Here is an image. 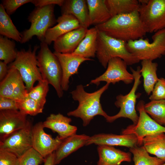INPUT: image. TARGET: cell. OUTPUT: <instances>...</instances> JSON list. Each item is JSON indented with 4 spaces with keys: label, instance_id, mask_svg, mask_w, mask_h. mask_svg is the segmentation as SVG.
Returning <instances> with one entry per match:
<instances>
[{
    "label": "cell",
    "instance_id": "30bf717a",
    "mask_svg": "<svg viewBox=\"0 0 165 165\" xmlns=\"http://www.w3.org/2000/svg\"><path fill=\"white\" fill-rule=\"evenodd\" d=\"M145 104L143 100L140 101L137 104V109L139 115L137 123L129 126L121 132L122 134H134L138 139L139 146L142 145L143 139L145 137L157 133H165V127L156 122L145 112Z\"/></svg>",
    "mask_w": 165,
    "mask_h": 165
},
{
    "label": "cell",
    "instance_id": "d6a6232c",
    "mask_svg": "<svg viewBox=\"0 0 165 165\" xmlns=\"http://www.w3.org/2000/svg\"><path fill=\"white\" fill-rule=\"evenodd\" d=\"M16 102L18 110L26 115L35 116L43 112L44 106L28 95L24 100Z\"/></svg>",
    "mask_w": 165,
    "mask_h": 165
},
{
    "label": "cell",
    "instance_id": "9c48e42d",
    "mask_svg": "<svg viewBox=\"0 0 165 165\" xmlns=\"http://www.w3.org/2000/svg\"><path fill=\"white\" fill-rule=\"evenodd\" d=\"M138 11L147 33L165 28V0H149L140 4Z\"/></svg>",
    "mask_w": 165,
    "mask_h": 165
},
{
    "label": "cell",
    "instance_id": "5bb4252c",
    "mask_svg": "<svg viewBox=\"0 0 165 165\" xmlns=\"http://www.w3.org/2000/svg\"><path fill=\"white\" fill-rule=\"evenodd\" d=\"M19 110L0 111V140L24 127L28 119Z\"/></svg>",
    "mask_w": 165,
    "mask_h": 165
},
{
    "label": "cell",
    "instance_id": "1f68e13d",
    "mask_svg": "<svg viewBox=\"0 0 165 165\" xmlns=\"http://www.w3.org/2000/svg\"><path fill=\"white\" fill-rule=\"evenodd\" d=\"M15 42L2 35L0 36V60L8 64L15 60L17 53Z\"/></svg>",
    "mask_w": 165,
    "mask_h": 165
},
{
    "label": "cell",
    "instance_id": "d590c367",
    "mask_svg": "<svg viewBox=\"0 0 165 165\" xmlns=\"http://www.w3.org/2000/svg\"><path fill=\"white\" fill-rule=\"evenodd\" d=\"M152 93L149 97L151 101L165 100V79H159Z\"/></svg>",
    "mask_w": 165,
    "mask_h": 165
},
{
    "label": "cell",
    "instance_id": "cb8c5ba5",
    "mask_svg": "<svg viewBox=\"0 0 165 165\" xmlns=\"http://www.w3.org/2000/svg\"><path fill=\"white\" fill-rule=\"evenodd\" d=\"M89 12L90 25L95 26L102 24L112 17L105 0H86Z\"/></svg>",
    "mask_w": 165,
    "mask_h": 165
},
{
    "label": "cell",
    "instance_id": "ab89813d",
    "mask_svg": "<svg viewBox=\"0 0 165 165\" xmlns=\"http://www.w3.org/2000/svg\"><path fill=\"white\" fill-rule=\"evenodd\" d=\"M5 110H18L16 101L11 98L0 97V111Z\"/></svg>",
    "mask_w": 165,
    "mask_h": 165
},
{
    "label": "cell",
    "instance_id": "3957f363",
    "mask_svg": "<svg viewBox=\"0 0 165 165\" xmlns=\"http://www.w3.org/2000/svg\"><path fill=\"white\" fill-rule=\"evenodd\" d=\"M97 42L96 56L105 68H107L109 60L115 57L121 58L127 65H132L140 61L128 51L126 42L112 37L98 30Z\"/></svg>",
    "mask_w": 165,
    "mask_h": 165
},
{
    "label": "cell",
    "instance_id": "4dcf8cb0",
    "mask_svg": "<svg viewBox=\"0 0 165 165\" xmlns=\"http://www.w3.org/2000/svg\"><path fill=\"white\" fill-rule=\"evenodd\" d=\"M144 109L156 122L165 126V100L151 101L145 104Z\"/></svg>",
    "mask_w": 165,
    "mask_h": 165
},
{
    "label": "cell",
    "instance_id": "7402d4cb",
    "mask_svg": "<svg viewBox=\"0 0 165 165\" xmlns=\"http://www.w3.org/2000/svg\"><path fill=\"white\" fill-rule=\"evenodd\" d=\"M61 8L62 15L73 16L81 27L88 28L90 26L86 0H64Z\"/></svg>",
    "mask_w": 165,
    "mask_h": 165
},
{
    "label": "cell",
    "instance_id": "8d00e7d4",
    "mask_svg": "<svg viewBox=\"0 0 165 165\" xmlns=\"http://www.w3.org/2000/svg\"><path fill=\"white\" fill-rule=\"evenodd\" d=\"M0 165H20L19 158L13 153L0 148Z\"/></svg>",
    "mask_w": 165,
    "mask_h": 165
},
{
    "label": "cell",
    "instance_id": "e575fe53",
    "mask_svg": "<svg viewBox=\"0 0 165 165\" xmlns=\"http://www.w3.org/2000/svg\"><path fill=\"white\" fill-rule=\"evenodd\" d=\"M20 165H39L44 162L45 158L33 148L20 158Z\"/></svg>",
    "mask_w": 165,
    "mask_h": 165
},
{
    "label": "cell",
    "instance_id": "f546056e",
    "mask_svg": "<svg viewBox=\"0 0 165 165\" xmlns=\"http://www.w3.org/2000/svg\"><path fill=\"white\" fill-rule=\"evenodd\" d=\"M133 156L134 165H162L165 161L150 156L143 146L136 145L129 148Z\"/></svg>",
    "mask_w": 165,
    "mask_h": 165
},
{
    "label": "cell",
    "instance_id": "e0dca14e",
    "mask_svg": "<svg viewBox=\"0 0 165 165\" xmlns=\"http://www.w3.org/2000/svg\"><path fill=\"white\" fill-rule=\"evenodd\" d=\"M88 29L81 27L60 36L54 42L55 51L62 53H72L85 37Z\"/></svg>",
    "mask_w": 165,
    "mask_h": 165
},
{
    "label": "cell",
    "instance_id": "277c9868",
    "mask_svg": "<svg viewBox=\"0 0 165 165\" xmlns=\"http://www.w3.org/2000/svg\"><path fill=\"white\" fill-rule=\"evenodd\" d=\"M38 66L43 80L51 85L59 98L62 97V70L57 57L44 42H41L40 50L37 56Z\"/></svg>",
    "mask_w": 165,
    "mask_h": 165
},
{
    "label": "cell",
    "instance_id": "7bdbcfd3",
    "mask_svg": "<svg viewBox=\"0 0 165 165\" xmlns=\"http://www.w3.org/2000/svg\"><path fill=\"white\" fill-rule=\"evenodd\" d=\"M44 165H55V151L45 158Z\"/></svg>",
    "mask_w": 165,
    "mask_h": 165
},
{
    "label": "cell",
    "instance_id": "603a6c76",
    "mask_svg": "<svg viewBox=\"0 0 165 165\" xmlns=\"http://www.w3.org/2000/svg\"><path fill=\"white\" fill-rule=\"evenodd\" d=\"M98 30L95 27L88 29L85 37L72 54L86 58L96 56Z\"/></svg>",
    "mask_w": 165,
    "mask_h": 165
},
{
    "label": "cell",
    "instance_id": "f1b7e54d",
    "mask_svg": "<svg viewBox=\"0 0 165 165\" xmlns=\"http://www.w3.org/2000/svg\"><path fill=\"white\" fill-rule=\"evenodd\" d=\"M7 74L0 82V97L13 99V92L18 81L21 77L17 70L9 65Z\"/></svg>",
    "mask_w": 165,
    "mask_h": 165
},
{
    "label": "cell",
    "instance_id": "ffe728a7",
    "mask_svg": "<svg viewBox=\"0 0 165 165\" xmlns=\"http://www.w3.org/2000/svg\"><path fill=\"white\" fill-rule=\"evenodd\" d=\"M99 160L97 165H120L123 162H130L131 154L113 146L99 145L97 147Z\"/></svg>",
    "mask_w": 165,
    "mask_h": 165
},
{
    "label": "cell",
    "instance_id": "8fae6325",
    "mask_svg": "<svg viewBox=\"0 0 165 165\" xmlns=\"http://www.w3.org/2000/svg\"><path fill=\"white\" fill-rule=\"evenodd\" d=\"M32 127L31 122L28 119L24 127L0 140V148L9 151L20 158L32 148Z\"/></svg>",
    "mask_w": 165,
    "mask_h": 165
},
{
    "label": "cell",
    "instance_id": "2e32d148",
    "mask_svg": "<svg viewBox=\"0 0 165 165\" xmlns=\"http://www.w3.org/2000/svg\"><path fill=\"white\" fill-rule=\"evenodd\" d=\"M138 139L134 134L117 135L101 133L90 137L85 145L94 144L97 145L119 146L130 148L138 145Z\"/></svg>",
    "mask_w": 165,
    "mask_h": 165
},
{
    "label": "cell",
    "instance_id": "74e56055",
    "mask_svg": "<svg viewBox=\"0 0 165 165\" xmlns=\"http://www.w3.org/2000/svg\"><path fill=\"white\" fill-rule=\"evenodd\" d=\"M32 0H3L2 4L6 13L9 15L14 13L19 7L26 3L31 2Z\"/></svg>",
    "mask_w": 165,
    "mask_h": 165
},
{
    "label": "cell",
    "instance_id": "4fadbf2b",
    "mask_svg": "<svg viewBox=\"0 0 165 165\" xmlns=\"http://www.w3.org/2000/svg\"><path fill=\"white\" fill-rule=\"evenodd\" d=\"M43 122H39L32 128V148L44 158L55 151L63 140L59 136L52 138L44 130Z\"/></svg>",
    "mask_w": 165,
    "mask_h": 165
},
{
    "label": "cell",
    "instance_id": "4316f807",
    "mask_svg": "<svg viewBox=\"0 0 165 165\" xmlns=\"http://www.w3.org/2000/svg\"><path fill=\"white\" fill-rule=\"evenodd\" d=\"M105 2L112 17L138 10L140 5L137 0H105Z\"/></svg>",
    "mask_w": 165,
    "mask_h": 165
},
{
    "label": "cell",
    "instance_id": "8992f818",
    "mask_svg": "<svg viewBox=\"0 0 165 165\" xmlns=\"http://www.w3.org/2000/svg\"><path fill=\"white\" fill-rule=\"evenodd\" d=\"M152 38V42L147 38L129 41L127 48L140 61H153L165 55V28L155 32Z\"/></svg>",
    "mask_w": 165,
    "mask_h": 165
},
{
    "label": "cell",
    "instance_id": "ee69618b",
    "mask_svg": "<svg viewBox=\"0 0 165 165\" xmlns=\"http://www.w3.org/2000/svg\"><path fill=\"white\" fill-rule=\"evenodd\" d=\"M149 0H139V2L140 4H145L147 3Z\"/></svg>",
    "mask_w": 165,
    "mask_h": 165
},
{
    "label": "cell",
    "instance_id": "ac0fdd59",
    "mask_svg": "<svg viewBox=\"0 0 165 165\" xmlns=\"http://www.w3.org/2000/svg\"><path fill=\"white\" fill-rule=\"evenodd\" d=\"M71 118L59 113L51 114L43 122L44 128L51 129L57 133L60 138L64 140L68 137L76 134L77 128L70 124Z\"/></svg>",
    "mask_w": 165,
    "mask_h": 165
},
{
    "label": "cell",
    "instance_id": "ba28073f",
    "mask_svg": "<svg viewBox=\"0 0 165 165\" xmlns=\"http://www.w3.org/2000/svg\"><path fill=\"white\" fill-rule=\"evenodd\" d=\"M141 69L139 66L137 67L136 70L131 67L130 68L134 78V82L132 87L127 94H119L116 97V100L115 105L117 107L120 108V111L114 116H108L106 119L107 122L112 123L120 118H128L133 122L134 124L138 122L139 116L136 112L135 105L137 99L141 95L140 93H136L138 87L141 82Z\"/></svg>",
    "mask_w": 165,
    "mask_h": 165
},
{
    "label": "cell",
    "instance_id": "7a4b0ae2",
    "mask_svg": "<svg viewBox=\"0 0 165 165\" xmlns=\"http://www.w3.org/2000/svg\"><path fill=\"white\" fill-rule=\"evenodd\" d=\"M110 84L106 83L98 90L91 93L86 92L82 85H77L76 89L70 93L73 99L78 101V106L75 109L68 112L67 115L80 118L82 121L84 127L88 125L96 116H102L106 119L109 116L102 108L100 98Z\"/></svg>",
    "mask_w": 165,
    "mask_h": 165
},
{
    "label": "cell",
    "instance_id": "9a60e30c",
    "mask_svg": "<svg viewBox=\"0 0 165 165\" xmlns=\"http://www.w3.org/2000/svg\"><path fill=\"white\" fill-rule=\"evenodd\" d=\"M53 53L58 58L62 68L61 86L63 91L68 90L69 79L72 75L78 73V68L81 64L85 61L93 60L72 53H62L55 51Z\"/></svg>",
    "mask_w": 165,
    "mask_h": 165
},
{
    "label": "cell",
    "instance_id": "b9f144b4",
    "mask_svg": "<svg viewBox=\"0 0 165 165\" xmlns=\"http://www.w3.org/2000/svg\"><path fill=\"white\" fill-rule=\"evenodd\" d=\"M9 67L7 64L3 61H0V80L2 81L8 72Z\"/></svg>",
    "mask_w": 165,
    "mask_h": 165
},
{
    "label": "cell",
    "instance_id": "d4e9b609",
    "mask_svg": "<svg viewBox=\"0 0 165 165\" xmlns=\"http://www.w3.org/2000/svg\"><path fill=\"white\" fill-rule=\"evenodd\" d=\"M142 144L148 153L165 161V133H157L145 137L143 139Z\"/></svg>",
    "mask_w": 165,
    "mask_h": 165
},
{
    "label": "cell",
    "instance_id": "484cf974",
    "mask_svg": "<svg viewBox=\"0 0 165 165\" xmlns=\"http://www.w3.org/2000/svg\"><path fill=\"white\" fill-rule=\"evenodd\" d=\"M141 74L143 78V86L148 95L151 94L159 79L156 72L158 64L149 60H144L141 62Z\"/></svg>",
    "mask_w": 165,
    "mask_h": 165
},
{
    "label": "cell",
    "instance_id": "5b68a950",
    "mask_svg": "<svg viewBox=\"0 0 165 165\" xmlns=\"http://www.w3.org/2000/svg\"><path fill=\"white\" fill-rule=\"evenodd\" d=\"M54 6L36 7L30 13L28 17L31 23L30 27L21 33L20 43H26L34 36H36L41 42H44L48 30L57 23L54 14Z\"/></svg>",
    "mask_w": 165,
    "mask_h": 165
},
{
    "label": "cell",
    "instance_id": "d6986e66",
    "mask_svg": "<svg viewBox=\"0 0 165 165\" xmlns=\"http://www.w3.org/2000/svg\"><path fill=\"white\" fill-rule=\"evenodd\" d=\"M57 22V24L48 29L46 34L44 42L48 45L62 35L81 27L76 18L71 15H62Z\"/></svg>",
    "mask_w": 165,
    "mask_h": 165
},
{
    "label": "cell",
    "instance_id": "7c38bea8",
    "mask_svg": "<svg viewBox=\"0 0 165 165\" xmlns=\"http://www.w3.org/2000/svg\"><path fill=\"white\" fill-rule=\"evenodd\" d=\"M127 64L121 58L115 57L109 61L106 71L101 75L91 80L90 84L98 86L101 81L115 84L120 81L126 84L131 83L134 80L132 74L127 69Z\"/></svg>",
    "mask_w": 165,
    "mask_h": 165
},
{
    "label": "cell",
    "instance_id": "836d02e7",
    "mask_svg": "<svg viewBox=\"0 0 165 165\" xmlns=\"http://www.w3.org/2000/svg\"><path fill=\"white\" fill-rule=\"evenodd\" d=\"M49 85L46 81L43 79L38 81L37 85L28 92V95L44 106L49 90Z\"/></svg>",
    "mask_w": 165,
    "mask_h": 165
},
{
    "label": "cell",
    "instance_id": "f6af8a7d",
    "mask_svg": "<svg viewBox=\"0 0 165 165\" xmlns=\"http://www.w3.org/2000/svg\"><path fill=\"white\" fill-rule=\"evenodd\" d=\"M162 165H165V162Z\"/></svg>",
    "mask_w": 165,
    "mask_h": 165
},
{
    "label": "cell",
    "instance_id": "83f0119b",
    "mask_svg": "<svg viewBox=\"0 0 165 165\" xmlns=\"http://www.w3.org/2000/svg\"><path fill=\"white\" fill-rule=\"evenodd\" d=\"M0 34L17 42H20L22 39L21 33L14 25L2 4H0Z\"/></svg>",
    "mask_w": 165,
    "mask_h": 165
},
{
    "label": "cell",
    "instance_id": "52a82bcc",
    "mask_svg": "<svg viewBox=\"0 0 165 165\" xmlns=\"http://www.w3.org/2000/svg\"><path fill=\"white\" fill-rule=\"evenodd\" d=\"M39 46L35 45L32 50L30 46L28 50L17 51L16 57L10 65L19 72L28 92L34 87L35 83L43 80L38 66L36 52Z\"/></svg>",
    "mask_w": 165,
    "mask_h": 165
},
{
    "label": "cell",
    "instance_id": "f35d334b",
    "mask_svg": "<svg viewBox=\"0 0 165 165\" xmlns=\"http://www.w3.org/2000/svg\"><path fill=\"white\" fill-rule=\"evenodd\" d=\"M21 76L13 92V99L16 101L24 100L28 95V91Z\"/></svg>",
    "mask_w": 165,
    "mask_h": 165
},
{
    "label": "cell",
    "instance_id": "60d3db41",
    "mask_svg": "<svg viewBox=\"0 0 165 165\" xmlns=\"http://www.w3.org/2000/svg\"><path fill=\"white\" fill-rule=\"evenodd\" d=\"M64 0H32L31 3L36 7H41L51 5H58L61 7Z\"/></svg>",
    "mask_w": 165,
    "mask_h": 165
},
{
    "label": "cell",
    "instance_id": "6da1fadb",
    "mask_svg": "<svg viewBox=\"0 0 165 165\" xmlns=\"http://www.w3.org/2000/svg\"><path fill=\"white\" fill-rule=\"evenodd\" d=\"M94 27L110 36L126 42L143 38L147 33L138 10L112 16Z\"/></svg>",
    "mask_w": 165,
    "mask_h": 165
},
{
    "label": "cell",
    "instance_id": "44dd1931",
    "mask_svg": "<svg viewBox=\"0 0 165 165\" xmlns=\"http://www.w3.org/2000/svg\"><path fill=\"white\" fill-rule=\"evenodd\" d=\"M90 137L84 134H75L63 140L55 151V165L59 164L64 158L85 145Z\"/></svg>",
    "mask_w": 165,
    "mask_h": 165
}]
</instances>
